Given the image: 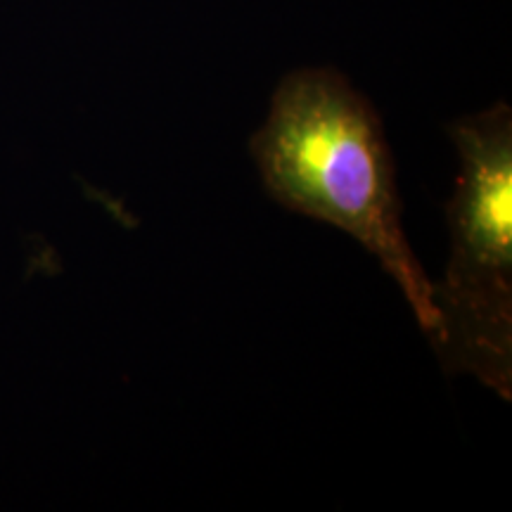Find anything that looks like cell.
<instances>
[{"label": "cell", "mask_w": 512, "mask_h": 512, "mask_svg": "<svg viewBox=\"0 0 512 512\" xmlns=\"http://www.w3.org/2000/svg\"><path fill=\"white\" fill-rule=\"evenodd\" d=\"M249 147L268 195L361 242L434 339L432 283L403 235L394 157L375 107L335 69H299L275 88Z\"/></svg>", "instance_id": "obj_1"}, {"label": "cell", "mask_w": 512, "mask_h": 512, "mask_svg": "<svg viewBox=\"0 0 512 512\" xmlns=\"http://www.w3.org/2000/svg\"><path fill=\"white\" fill-rule=\"evenodd\" d=\"M460 174L446 207L451 259L432 283V344L451 373L512 396V112L505 102L446 126Z\"/></svg>", "instance_id": "obj_2"}]
</instances>
